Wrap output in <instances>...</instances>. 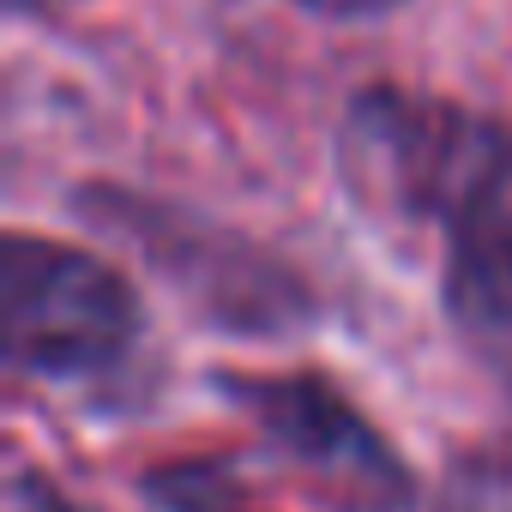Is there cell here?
I'll return each mask as SVG.
<instances>
[{
  "label": "cell",
  "instance_id": "277c9868",
  "mask_svg": "<svg viewBox=\"0 0 512 512\" xmlns=\"http://www.w3.org/2000/svg\"><path fill=\"white\" fill-rule=\"evenodd\" d=\"M446 314L494 368L512 374V193L446 229Z\"/></svg>",
  "mask_w": 512,
  "mask_h": 512
},
{
  "label": "cell",
  "instance_id": "6da1fadb",
  "mask_svg": "<svg viewBox=\"0 0 512 512\" xmlns=\"http://www.w3.org/2000/svg\"><path fill=\"white\" fill-rule=\"evenodd\" d=\"M338 163L368 205L452 229L476 205L512 193V127L410 91H362Z\"/></svg>",
  "mask_w": 512,
  "mask_h": 512
},
{
  "label": "cell",
  "instance_id": "8992f818",
  "mask_svg": "<svg viewBox=\"0 0 512 512\" xmlns=\"http://www.w3.org/2000/svg\"><path fill=\"white\" fill-rule=\"evenodd\" d=\"M13 512H97V506L73 500L67 488H55V482L37 476V470H19V476H13Z\"/></svg>",
  "mask_w": 512,
  "mask_h": 512
},
{
  "label": "cell",
  "instance_id": "7a4b0ae2",
  "mask_svg": "<svg viewBox=\"0 0 512 512\" xmlns=\"http://www.w3.org/2000/svg\"><path fill=\"white\" fill-rule=\"evenodd\" d=\"M139 296L97 253L49 235H7L0 253V350L13 374L79 380L139 344Z\"/></svg>",
  "mask_w": 512,
  "mask_h": 512
},
{
  "label": "cell",
  "instance_id": "52a82bcc",
  "mask_svg": "<svg viewBox=\"0 0 512 512\" xmlns=\"http://www.w3.org/2000/svg\"><path fill=\"white\" fill-rule=\"evenodd\" d=\"M308 13H320V19H380V13H392L398 0H302Z\"/></svg>",
  "mask_w": 512,
  "mask_h": 512
},
{
  "label": "cell",
  "instance_id": "5b68a950",
  "mask_svg": "<svg viewBox=\"0 0 512 512\" xmlns=\"http://www.w3.org/2000/svg\"><path fill=\"white\" fill-rule=\"evenodd\" d=\"M145 494L163 506V512H247V482L217 464V458H187V464H169L145 482Z\"/></svg>",
  "mask_w": 512,
  "mask_h": 512
},
{
  "label": "cell",
  "instance_id": "ba28073f",
  "mask_svg": "<svg viewBox=\"0 0 512 512\" xmlns=\"http://www.w3.org/2000/svg\"><path fill=\"white\" fill-rule=\"evenodd\" d=\"M13 13H61V7H79V0H7Z\"/></svg>",
  "mask_w": 512,
  "mask_h": 512
},
{
  "label": "cell",
  "instance_id": "3957f363",
  "mask_svg": "<svg viewBox=\"0 0 512 512\" xmlns=\"http://www.w3.org/2000/svg\"><path fill=\"white\" fill-rule=\"evenodd\" d=\"M223 398L260 422V434L284 458H296L332 494L338 512H410L416 506L410 464L326 380H314V374H241V380H223Z\"/></svg>",
  "mask_w": 512,
  "mask_h": 512
}]
</instances>
